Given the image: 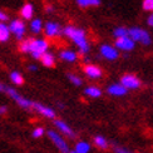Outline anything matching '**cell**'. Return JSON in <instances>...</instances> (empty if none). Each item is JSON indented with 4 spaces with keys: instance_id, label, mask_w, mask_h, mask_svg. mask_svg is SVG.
<instances>
[{
    "instance_id": "obj_26",
    "label": "cell",
    "mask_w": 153,
    "mask_h": 153,
    "mask_svg": "<svg viewBox=\"0 0 153 153\" xmlns=\"http://www.w3.org/2000/svg\"><path fill=\"white\" fill-rule=\"evenodd\" d=\"M68 79H69V82L72 83V84H74L75 87H80L82 85V79L79 78L78 75H75V74H68Z\"/></svg>"
},
{
    "instance_id": "obj_15",
    "label": "cell",
    "mask_w": 153,
    "mask_h": 153,
    "mask_svg": "<svg viewBox=\"0 0 153 153\" xmlns=\"http://www.w3.org/2000/svg\"><path fill=\"white\" fill-rule=\"evenodd\" d=\"M20 16L23 20H31L34 16V6L33 4L27 3L20 8Z\"/></svg>"
},
{
    "instance_id": "obj_14",
    "label": "cell",
    "mask_w": 153,
    "mask_h": 153,
    "mask_svg": "<svg viewBox=\"0 0 153 153\" xmlns=\"http://www.w3.org/2000/svg\"><path fill=\"white\" fill-rule=\"evenodd\" d=\"M127 89L124 85H122L120 83H116V84H112L108 87L107 92L109 93L111 95H114V97H122V95H126L127 94Z\"/></svg>"
},
{
    "instance_id": "obj_34",
    "label": "cell",
    "mask_w": 153,
    "mask_h": 153,
    "mask_svg": "<svg viewBox=\"0 0 153 153\" xmlns=\"http://www.w3.org/2000/svg\"><path fill=\"white\" fill-rule=\"evenodd\" d=\"M45 10H47V13H52L53 10H54V8H53V6H47V8H45Z\"/></svg>"
},
{
    "instance_id": "obj_9",
    "label": "cell",
    "mask_w": 153,
    "mask_h": 153,
    "mask_svg": "<svg viewBox=\"0 0 153 153\" xmlns=\"http://www.w3.org/2000/svg\"><path fill=\"white\" fill-rule=\"evenodd\" d=\"M31 109H34L36 113H39L40 116H43L44 118L48 119H55V111L53 108H50L48 105H44L39 102H33V107Z\"/></svg>"
},
{
    "instance_id": "obj_2",
    "label": "cell",
    "mask_w": 153,
    "mask_h": 153,
    "mask_svg": "<svg viewBox=\"0 0 153 153\" xmlns=\"http://www.w3.org/2000/svg\"><path fill=\"white\" fill-rule=\"evenodd\" d=\"M63 34H64L67 38H69V39L78 47L80 53L87 54L89 52L91 47H89L85 31L83 29L75 28V27H73V25H68V27H65L64 29H63Z\"/></svg>"
},
{
    "instance_id": "obj_33",
    "label": "cell",
    "mask_w": 153,
    "mask_h": 153,
    "mask_svg": "<svg viewBox=\"0 0 153 153\" xmlns=\"http://www.w3.org/2000/svg\"><path fill=\"white\" fill-rule=\"evenodd\" d=\"M147 24L149 25V27H152V28H153V13H152V14L147 18Z\"/></svg>"
},
{
    "instance_id": "obj_27",
    "label": "cell",
    "mask_w": 153,
    "mask_h": 153,
    "mask_svg": "<svg viewBox=\"0 0 153 153\" xmlns=\"http://www.w3.org/2000/svg\"><path fill=\"white\" fill-rule=\"evenodd\" d=\"M44 133H45V131H44L43 127H36L31 132V136H33V138H42L44 136Z\"/></svg>"
},
{
    "instance_id": "obj_29",
    "label": "cell",
    "mask_w": 153,
    "mask_h": 153,
    "mask_svg": "<svg viewBox=\"0 0 153 153\" xmlns=\"http://www.w3.org/2000/svg\"><path fill=\"white\" fill-rule=\"evenodd\" d=\"M113 149H114V152H116V153H132L128 149H126L123 147H119V146H114Z\"/></svg>"
},
{
    "instance_id": "obj_12",
    "label": "cell",
    "mask_w": 153,
    "mask_h": 153,
    "mask_svg": "<svg viewBox=\"0 0 153 153\" xmlns=\"http://www.w3.org/2000/svg\"><path fill=\"white\" fill-rule=\"evenodd\" d=\"M100 54L103 58H105L108 60H116L119 56L118 49L112 45H108V44H104V45L100 47Z\"/></svg>"
},
{
    "instance_id": "obj_13",
    "label": "cell",
    "mask_w": 153,
    "mask_h": 153,
    "mask_svg": "<svg viewBox=\"0 0 153 153\" xmlns=\"http://www.w3.org/2000/svg\"><path fill=\"white\" fill-rule=\"evenodd\" d=\"M83 71H84L85 75L89 76L91 79H99V78H102V75H103L102 69L98 65H94V64H87L83 68Z\"/></svg>"
},
{
    "instance_id": "obj_21",
    "label": "cell",
    "mask_w": 153,
    "mask_h": 153,
    "mask_svg": "<svg viewBox=\"0 0 153 153\" xmlns=\"http://www.w3.org/2000/svg\"><path fill=\"white\" fill-rule=\"evenodd\" d=\"M84 94L91 98H99L102 95V91L98 87H87L84 89Z\"/></svg>"
},
{
    "instance_id": "obj_4",
    "label": "cell",
    "mask_w": 153,
    "mask_h": 153,
    "mask_svg": "<svg viewBox=\"0 0 153 153\" xmlns=\"http://www.w3.org/2000/svg\"><path fill=\"white\" fill-rule=\"evenodd\" d=\"M47 134H48V138L52 141V143L55 146L56 148H58V151L60 153H69V152H71V148H69L68 142L65 141L64 137H63L60 133L50 129V131L47 132Z\"/></svg>"
},
{
    "instance_id": "obj_28",
    "label": "cell",
    "mask_w": 153,
    "mask_h": 153,
    "mask_svg": "<svg viewBox=\"0 0 153 153\" xmlns=\"http://www.w3.org/2000/svg\"><path fill=\"white\" fill-rule=\"evenodd\" d=\"M142 6L146 11H153V0H143Z\"/></svg>"
},
{
    "instance_id": "obj_3",
    "label": "cell",
    "mask_w": 153,
    "mask_h": 153,
    "mask_svg": "<svg viewBox=\"0 0 153 153\" xmlns=\"http://www.w3.org/2000/svg\"><path fill=\"white\" fill-rule=\"evenodd\" d=\"M4 94H6L9 98H11L19 107L23 108V109H31V107H33V100L25 98L24 95H22L20 93L16 91V89H14L13 87L6 85L5 93H4Z\"/></svg>"
},
{
    "instance_id": "obj_30",
    "label": "cell",
    "mask_w": 153,
    "mask_h": 153,
    "mask_svg": "<svg viewBox=\"0 0 153 153\" xmlns=\"http://www.w3.org/2000/svg\"><path fill=\"white\" fill-rule=\"evenodd\" d=\"M9 20V15L8 14H6V13L5 11H3L1 9H0V22H8Z\"/></svg>"
},
{
    "instance_id": "obj_7",
    "label": "cell",
    "mask_w": 153,
    "mask_h": 153,
    "mask_svg": "<svg viewBox=\"0 0 153 153\" xmlns=\"http://www.w3.org/2000/svg\"><path fill=\"white\" fill-rule=\"evenodd\" d=\"M43 30L47 38H56L63 34V29L56 22H47L44 24Z\"/></svg>"
},
{
    "instance_id": "obj_16",
    "label": "cell",
    "mask_w": 153,
    "mask_h": 153,
    "mask_svg": "<svg viewBox=\"0 0 153 153\" xmlns=\"http://www.w3.org/2000/svg\"><path fill=\"white\" fill-rule=\"evenodd\" d=\"M59 58L64 62H68V63H74L76 59H78V54L73 50H69V49H65V50H62L59 53Z\"/></svg>"
},
{
    "instance_id": "obj_1",
    "label": "cell",
    "mask_w": 153,
    "mask_h": 153,
    "mask_svg": "<svg viewBox=\"0 0 153 153\" xmlns=\"http://www.w3.org/2000/svg\"><path fill=\"white\" fill-rule=\"evenodd\" d=\"M18 48L20 53L30 54L34 59H40V56L49 50V42L44 38H29L20 40Z\"/></svg>"
},
{
    "instance_id": "obj_11",
    "label": "cell",
    "mask_w": 153,
    "mask_h": 153,
    "mask_svg": "<svg viewBox=\"0 0 153 153\" xmlns=\"http://www.w3.org/2000/svg\"><path fill=\"white\" fill-rule=\"evenodd\" d=\"M54 126H55V128L62 133V134L67 136L68 138L74 139V138L76 137L75 132L71 128V127H69V124H68V123H65V122H64V120H62V119H55V120H54Z\"/></svg>"
},
{
    "instance_id": "obj_31",
    "label": "cell",
    "mask_w": 153,
    "mask_h": 153,
    "mask_svg": "<svg viewBox=\"0 0 153 153\" xmlns=\"http://www.w3.org/2000/svg\"><path fill=\"white\" fill-rule=\"evenodd\" d=\"M8 113V105L1 104L0 105V116H4V114Z\"/></svg>"
},
{
    "instance_id": "obj_10",
    "label": "cell",
    "mask_w": 153,
    "mask_h": 153,
    "mask_svg": "<svg viewBox=\"0 0 153 153\" xmlns=\"http://www.w3.org/2000/svg\"><path fill=\"white\" fill-rule=\"evenodd\" d=\"M136 47V42L128 36H123V38H118L116 42V48L118 50H122V52H131Z\"/></svg>"
},
{
    "instance_id": "obj_18",
    "label": "cell",
    "mask_w": 153,
    "mask_h": 153,
    "mask_svg": "<svg viewBox=\"0 0 153 153\" xmlns=\"http://www.w3.org/2000/svg\"><path fill=\"white\" fill-rule=\"evenodd\" d=\"M11 36V33L9 30V25L5 24L4 22H0V43L9 42Z\"/></svg>"
},
{
    "instance_id": "obj_17",
    "label": "cell",
    "mask_w": 153,
    "mask_h": 153,
    "mask_svg": "<svg viewBox=\"0 0 153 153\" xmlns=\"http://www.w3.org/2000/svg\"><path fill=\"white\" fill-rule=\"evenodd\" d=\"M40 62H42V64L44 67H47V68H53L55 65V56L53 53H50V52H47V53H44L42 56H40Z\"/></svg>"
},
{
    "instance_id": "obj_5",
    "label": "cell",
    "mask_w": 153,
    "mask_h": 153,
    "mask_svg": "<svg viewBox=\"0 0 153 153\" xmlns=\"http://www.w3.org/2000/svg\"><path fill=\"white\" fill-rule=\"evenodd\" d=\"M9 30H10L11 35H14V38L18 42H20L25 36L27 27H25V23L23 22V19H13L9 23Z\"/></svg>"
},
{
    "instance_id": "obj_20",
    "label": "cell",
    "mask_w": 153,
    "mask_h": 153,
    "mask_svg": "<svg viewBox=\"0 0 153 153\" xmlns=\"http://www.w3.org/2000/svg\"><path fill=\"white\" fill-rule=\"evenodd\" d=\"M9 79L14 85H23L24 84V76L22 73H19L18 71H13L9 74Z\"/></svg>"
},
{
    "instance_id": "obj_6",
    "label": "cell",
    "mask_w": 153,
    "mask_h": 153,
    "mask_svg": "<svg viewBox=\"0 0 153 153\" xmlns=\"http://www.w3.org/2000/svg\"><path fill=\"white\" fill-rule=\"evenodd\" d=\"M129 36L134 42H139V43L144 44V45H149L152 43V38H151L148 31H146L144 29H141L138 27L129 29Z\"/></svg>"
},
{
    "instance_id": "obj_24",
    "label": "cell",
    "mask_w": 153,
    "mask_h": 153,
    "mask_svg": "<svg viewBox=\"0 0 153 153\" xmlns=\"http://www.w3.org/2000/svg\"><path fill=\"white\" fill-rule=\"evenodd\" d=\"M80 8H89V6H98L100 4V0H76Z\"/></svg>"
},
{
    "instance_id": "obj_8",
    "label": "cell",
    "mask_w": 153,
    "mask_h": 153,
    "mask_svg": "<svg viewBox=\"0 0 153 153\" xmlns=\"http://www.w3.org/2000/svg\"><path fill=\"white\" fill-rule=\"evenodd\" d=\"M120 84L124 85L127 89H139L142 85V82L138 76L133 74H124L120 78Z\"/></svg>"
},
{
    "instance_id": "obj_19",
    "label": "cell",
    "mask_w": 153,
    "mask_h": 153,
    "mask_svg": "<svg viewBox=\"0 0 153 153\" xmlns=\"http://www.w3.org/2000/svg\"><path fill=\"white\" fill-rule=\"evenodd\" d=\"M29 28H30V31H31V33L39 34V33H42V31H43L44 24H43V22L40 20V19H31Z\"/></svg>"
},
{
    "instance_id": "obj_23",
    "label": "cell",
    "mask_w": 153,
    "mask_h": 153,
    "mask_svg": "<svg viewBox=\"0 0 153 153\" xmlns=\"http://www.w3.org/2000/svg\"><path fill=\"white\" fill-rule=\"evenodd\" d=\"M94 144L97 146L98 148H100V149H108V147H109V143H108V141L104 137H102V136H95L94 137Z\"/></svg>"
},
{
    "instance_id": "obj_32",
    "label": "cell",
    "mask_w": 153,
    "mask_h": 153,
    "mask_svg": "<svg viewBox=\"0 0 153 153\" xmlns=\"http://www.w3.org/2000/svg\"><path fill=\"white\" fill-rule=\"evenodd\" d=\"M28 71L29 72H36L38 71V67L35 64H29L28 65Z\"/></svg>"
},
{
    "instance_id": "obj_25",
    "label": "cell",
    "mask_w": 153,
    "mask_h": 153,
    "mask_svg": "<svg viewBox=\"0 0 153 153\" xmlns=\"http://www.w3.org/2000/svg\"><path fill=\"white\" fill-rule=\"evenodd\" d=\"M113 35L117 38H123V36H128L129 35V29H127L124 27H118L113 30Z\"/></svg>"
},
{
    "instance_id": "obj_22",
    "label": "cell",
    "mask_w": 153,
    "mask_h": 153,
    "mask_svg": "<svg viewBox=\"0 0 153 153\" xmlns=\"http://www.w3.org/2000/svg\"><path fill=\"white\" fill-rule=\"evenodd\" d=\"M74 151H75V153H89V151H91V146H89L88 142L79 141L75 144Z\"/></svg>"
}]
</instances>
